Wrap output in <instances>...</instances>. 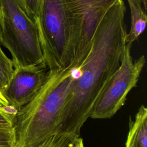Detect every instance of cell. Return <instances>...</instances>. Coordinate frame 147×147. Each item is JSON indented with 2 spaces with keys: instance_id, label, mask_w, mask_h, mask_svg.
<instances>
[{
  "instance_id": "6da1fadb",
  "label": "cell",
  "mask_w": 147,
  "mask_h": 147,
  "mask_svg": "<svg viewBox=\"0 0 147 147\" xmlns=\"http://www.w3.org/2000/svg\"><path fill=\"white\" fill-rule=\"evenodd\" d=\"M126 9L123 0H115L100 20L76 84L64 104L56 133L80 136L96 102L119 67L127 34Z\"/></svg>"
},
{
  "instance_id": "7a4b0ae2",
  "label": "cell",
  "mask_w": 147,
  "mask_h": 147,
  "mask_svg": "<svg viewBox=\"0 0 147 147\" xmlns=\"http://www.w3.org/2000/svg\"><path fill=\"white\" fill-rule=\"evenodd\" d=\"M80 66L49 71L43 86L17 111L16 147L32 146L56 133L64 104L79 75Z\"/></svg>"
},
{
  "instance_id": "3957f363",
  "label": "cell",
  "mask_w": 147,
  "mask_h": 147,
  "mask_svg": "<svg viewBox=\"0 0 147 147\" xmlns=\"http://www.w3.org/2000/svg\"><path fill=\"white\" fill-rule=\"evenodd\" d=\"M85 17L73 11L65 0H40L34 21L49 71L72 64Z\"/></svg>"
},
{
  "instance_id": "277c9868",
  "label": "cell",
  "mask_w": 147,
  "mask_h": 147,
  "mask_svg": "<svg viewBox=\"0 0 147 147\" xmlns=\"http://www.w3.org/2000/svg\"><path fill=\"white\" fill-rule=\"evenodd\" d=\"M0 7L2 13L0 41L10 52L14 68L44 63L35 22L16 0H0Z\"/></svg>"
},
{
  "instance_id": "5b68a950",
  "label": "cell",
  "mask_w": 147,
  "mask_h": 147,
  "mask_svg": "<svg viewBox=\"0 0 147 147\" xmlns=\"http://www.w3.org/2000/svg\"><path fill=\"white\" fill-rule=\"evenodd\" d=\"M131 45V44H126L120 66L94 106L90 116L91 118L112 117L124 105L127 94L136 86L145 59L142 56L133 61L130 52Z\"/></svg>"
},
{
  "instance_id": "8992f818",
  "label": "cell",
  "mask_w": 147,
  "mask_h": 147,
  "mask_svg": "<svg viewBox=\"0 0 147 147\" xmlns=\"http://www.w3.org/2000/svg\"><path fill=\"white\" fill-rule=\"evenodd\" d=\"M49 74L46 64L18 67L2 93L9 107L16 113L27 104L40 90Z\"/></svg>"
},
{
  "instance_id": "52a82bcc",
  "label": "cell",
  "mask_w": 147,
  "mask_h": 147,
  "mask_svg": "<svg viewBox=\"0 0 147 147\" xmlns=\"http://www.w3.org/2000/svg\"><path fill=\"white\" fill-rule=\"evenodd\" d=\"M125 147H147V109L141 106L134 119L130 118Z\"/></svg>"
},
{
  "instance_id": "ba28073f",
  "label": "cell",
  "mask_w": 147,
  "mask_h": 147,
  "mask_svg": "<svg viewBox=\"0 0 147 147\" xmlns=\"http://www.w3.org/2000/svg\"><path fill=\"white\" fill-rule=\"evenodd\" d=\"M131 13V27L126 42L133 44L144 32L147 22V0H127Z\"/></svg>"
},
{
  "instance_id": "9c48e42d",
  "label": "cell",
  "mask_w": 147,
  "mask_h": 147,
  "mask_svg": "<svg viewBox=\"0 0 147 147\" xmlns=\"http://www.w3.org/2000/svg\"><path fill=\"white\" fill-rule=\"evenodd\" d=\"M80 137L69 133H56L30 147H75Z\"/></svg>"
},
{
  "instance_id": "30bf717a",
  "label": "cell",
  "mask_w": 147,
  "mask_h": 147,
  "mask_svg": "<svg viewBox=\"0 0 147 147\" xmlns=\"http://www.w3.org/2000/svg\"><path fill=\"white\" fill-rule=\"evenodd\" d=\"M11 59L3 52L0 42V91L1 92L9 82L14 72Z\"/></svg>"
},
{
  "instance_id": "8fae6325",
  "label": "cell",
  "mask_w": 147,
  "mask_h": 147,
  "mask_svg": "<svg viewBox=\"0 0 147 147\" xmlns=\"http://www.w3.org/2000/svg\"><path fill=\"white\" fill-rule=\"evenodd\" d=\"M0 147H16L14 127L0 126Z\"/></svg>"
},
{
  "instance_id": "7c38bea8",
  "label": "cell",
  "mask_w": 147,
  "mask_h": 147,
  "mask_svg": "<svg viewBox=\"0 0 147 147\" xmlns=\"http://www.w3.org/2000/svg\"><path fill=\"white\" fill-rule=\"evenodd\" d=\"M16 113L10 107H0V126L14 127Z\"/></svg>"
},
{
  "instance_id": "4fadbf2b",
  "label": "cell",
  "mask_w": 147,
  "mask_h": 147,
  "mask_svg": "<svg viewBox=\"0 0 147 147\" xmlns=\"http://www.w3.org/2000/svg\"><path fill=\"white\" fill-rule=\"evenodd\" d=\"M40 0H21L20 6L33 21L37 14Z\"/></svg>"
},
{
  "instance_id": "5bb4252c",
  "label": "cell",
  "mask_w": 147,
  "mask_h": 147,
  "mask_svg": "<svg viewBox=\"0 0 147 147\" xmlns=\"http://www.w3.org/2000/svg\"><path fill=\"white\" fill-rule=\"evenodd\" d=\"M69 3L82 8H88L101 3L108 2H113L115 0H65Z\"/></svg>"
},
{
  "instance_id": "9a60e30c",
  "label": "cell",
  "mask_w": 147,
  "mask_h": 147,
  "mask_svg": "<svg viewBox=\"0 0 147 147\" xmlns=\"http://www.w3.org/2000/svg\"><path fill=\"white\" fill-rule=\"evenodd\" d=\"M75 147H84V143H83V140L81 138H79L76 143V145L75 146Z\"/></svg>"
},
{
  "instance_id": "2e32d148",
  "label": "cell",
  "mask_w": 147,
  "mask_h": 147,
  "mask_svg": "<svg viewBox=\"0 0 147 147\" xmlns=\"http://www.w3.org/2000/svg\"><path fill=\"white\" fill-rule=\"evenodd\" d=\"M1 21H2V13H1V10L0 7V40H1ZM1 42V41H0Z\"/></svg>"
},
{
  "instance_id": "e0dca14e",
  "label": "cell",
  "mask_w": 147,
  "mask_h": 147,
  "mask_svg": "<svg viewBox=\"0 0 147 147\" xmlns=\"http://www.w3.org/2000/svg\"><path fill=\"white\" fill-rule=\"evenodd\" d=\"M17 1V2L19 3V5H21V0H16Z\"/></svg>"
}]
</instances>
